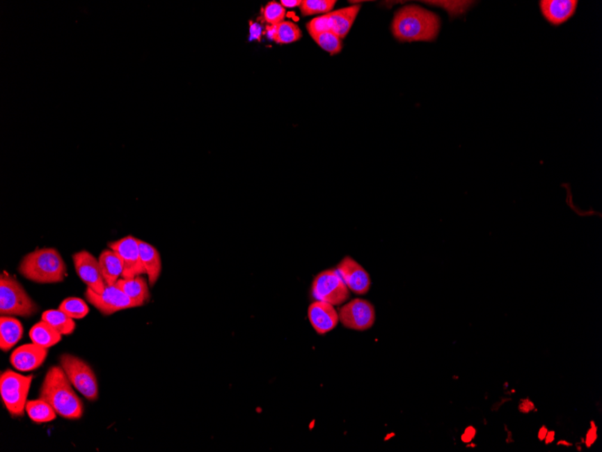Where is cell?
<instances>
[{"instance_id":"cell-1","label":"cell","mask_w":602,"mask_h":452,"mask_svg":"<svg viewBox=\"0 0 602 452\" xmlns=\"http://www.w3.org/2000/svg\"><path fill=\"white\" fill-rule=\"evenodd\" d=\"M39 396L65 419L78 420L84 414V403L73 390L71 381L62 366L49 369Z\"/></svg>"},{"instance_id":"cell-2","label":"cell","mask_w":602,"mask_h":452,"mask_svg":"<svg viewBox=\"0 0 602 452\" xmlns=\"http://www.w3.org/2000/svg\"><path fill=\"white\" fill-rule=\"evenodd\" d=\"M391 29L400 42H430L438 35L440 20L427 9L407 6L397 12Z\"/></svg>"},{"instance_id":"cell-3","label":"cell","mask_w":602,"mask_h":452,"mask_svg":"<svg viewBox=\"0 0 602 452\" xmlns=\"http://www.w3.org/2000/svg\"><path fill=\"white\" fill-rule=\"evenodd\" d=\"M18 271L32 282L55 283L65 279L67 267L58 250L42 249L24 256Z\"/></svg>"},{"instance_id":"cell-4","label":"cell","mask_w":602,"mask_h":452,"mask_svg":"<svg viewBox=\"0 0 602 452\" xmlns=\"http://www.w3.org/2000/svg\"><path fill=\"white\" fill-rule=\"evenodd\" d=\"M39 311L24 287L8 274L0 278V313L2 316L30 317Z\"/></svg>"},{"instance_id":"cell-5","label":"cell","mask_w":602,"mask_h":452,"mask_svg":"<svg viewBox=\"0 0 602 452\" xmlns=\"http://www.w3.org/2000/svg\"><path fill=\"white\" fill-rule=\"evenodd\" d=\"M33 375L24 377L12 371L2 372L0 393L8 413L13 417L23 416L27 404Z\"/></svg>"},{"instance_id":"cell-6","label":"cell","mask_w":602,"mask_h":452,"mask_svg":"<svg viewBox=\"0 0 602 452\" xmlns=\"http://www.w3.org/2000/svg\"><path fill=\"white\" fill-rule=\"evenodd\" d=\"M60 364L76 389L88 401L99 398V384L91 366L78 357L63 354Z\"/></svg>"},{"instance_id":"cell-7","label":"cell","mask_w":602,"mask_h":452,"mask_svg":"<svg viewBox=\"0 0 602 452\" xmlns=\"http://www.w3.org/2000/svg\"><path fill=\"white\" fill-rule=\"evenodd\" d=\"M311 292L316 301L328 302L334 306L343 304L350 298V290L337 270H328L317 274Z\"/></svg>"},{"instance_id":"cell-8","label":"cell","mask_w":602,"mask_h":452,"mask_svg":"<svg viewBox=\"0 0 602 452\" xmlns=\"http://www.w3.org/2000/svg\"><path fill=\"white\" fill-rule=\"evenodd\" d=\"M339 322L345 328L354 331L365 332L371 329L375 322L374 305L365 299H354L347 302L338 311Z\"/></svg>"},{"instance_id":"cell-9","label":"cell","mask_w":602,"mask_h":452,"mask_svg":"<svg viewBox=\"0 0 602 452\" xmlns=\"http://www.w3.org/2000/svg\"><path fill=\"white\" fill-rule=\"evenodd\" d=\"M85 297L104 315H111L118 311L139 307L136 302L128 297L116 285L106 286L102 294H97L88 287L85 292Z\"/></svg>"},{"instance_id":"cell-10","label":"cell","mask_w":602,"mask_h":452,"mask_svg":"<svg viewBox=\"0 0 602 452\" xmlns=\"http://www.w3.org/2000/svg\"><path fill=\"white\" fill-rule=\"evenodd\" d=\"M109 249L114 250L123 261V273L121 278L130 279L146 274L140 256L138 240L127 236L108 244Z\"/></svg>"},{"instance_id":"cell-11","label":"cell","mask_w":602,"mask_h":452,"mask_svg":"<svg viewBox=\"0 0 602 452\" xmlns=\"http://www.w3.org/2000/svg\"><path fill=\"white\" fill-rule=\"evenodd\" d=\"M76 273L88 288L97 294H102L106 283L104 280L99 260L90 252L81 251L73 255Z\"/></svg>"},{"instance_id":"cell-12","label":"cell","mask_w":602,"mask_h":452,"mask_svg":"<svg viewBox=\"0 0 602 452\" xmlns=\"http://www.w3.org/2000/svg\"><path fill=\"white\" fill-rule=\"evenodd\" d=\"M345 285L354 294L363 295L371 288L372 281L368 272L350 256H345L337 267Z\"/></svg>"},{"instance_id":"cell-13","label":"cell","mask_w":602,"mask_h":452,"mask_svg":"<svg viewBox=\"0 0 602 452\" xmlns=\"http://www.w3.org/2000/svg\"><path fill=\"white\" fill-rule=\"evenodd\" d=\"M308 317L315 332L319 335L328 334L339 322L338 313L334 305L325 302H312L308 307Z\"/></svg>"},{"instance_id":"cell-14","label":"cell","mask_w":602,"mask_h":452,"mask_svg":"<svg viewBox=\"0 0 602 452\" xmlns=\"http://www.w3.org/2000/svg\"><path fill=\"white\" fill-rule=\"evenodd\" d=\"M48 350L35 343L24 344L12 353L10 362L17 371L29 372L40 368L47 359Z\"/></svg>"},{"instance_id":"cell-15","label":"cell","mask_w":602,"mask_h":452,"mask_svg":"<svg viewBox=\"0 0 602 452\" xmlns=\"http://www.w3.org/2000/svg\"><path fill=\"white\" fill-rule=\"evenodd\" d=\"M539 3L543 16L554 26H559L570 20L578 5V1L574 0H543Z\"/></svg>"},{"instance_id":"cell-16","label":"cell","mask_w":602,"mask_h":452,"mask_svg":"<svg viewBox=\"0 0 602 452\" xmlns=\"http://www.w3.org/2000/svg\"><path fill=\"white\" fill-rule=\"evenodd\" d=\"M359 11L360 6L356 5L326 14L329 20L330 31L335 33L339 38L344 39L349 33Z\"/></svg>"},{"instance_id":"cell-17","label":"cell","mask_w":602,"mask_h":452,"mask_svg":"<svg viewBox=\"0 0 602 452\" xmlns=\"http://www.w3.org/2000/svg\"><path fill=\"white\" fill-rule=\"evenodd\" d=\"M115 285L121 289L128 297L136 302L139 307L143 306L151 298L148 281L141 276L130 278V279L119 278Z\"/></svg>"},{"instance_id":"cell-18","label":"cell","mask_w":602,"mask_h":452,"mask_svg":"<svg viewBox=\"0 0 602 452\" xmlns=\"http://www.w3.org/2000/svg\"><path fill=\"white\" fill-rule=\"evenodd\" d=\"M100 270L106 286H114L123 273V261L117 252L105 249L99 258Z\"/></svg>"},{"instance_id":"cell-19","label":"cell","mask_w":602,"mask_h":452,"mask_svg":"<svg viewBox=\"0 0 602 452\" xmlns=\"http://www.w3.org/2000/svg\"><path fill=\"white\" fill-rule=\"evenodd\" d=\"M140 256L143 267L149 278L150 286H154L160 277L161 272V260L158 250L155 247L138 240Z\"/></svg>"},{"instance_id":"cell-20","label":"cell","mask_w":602,"mask_h":452,"mask_svg":"<svg viewBox=\"0 0 602 452\" xmlns=\"http://www.w3.org/2000/svg\"><path fill=\"white\" fill-rule=\"evenodd\" d=\"M22 323L13 317L2 316L0 319V349L8 351L23 337Z\"/></svg>"},{"instance_id":"cell-21","label":"cell","mask_w":602,"mask_h":452,"mask_svg":"<svg viewBox=\"0 0 602 452\" xmlns=\"http://www.w3.org/2000/svg\"><path fill=\"white\" fill-rule=\"evenodd\" d=\"M29 336L33 343L47 348V349L59 343L62 340V334L56 331L53 326L42 320L33 326Z\"/></svg>"},{"instance_id":"cell-22","label":"cell","mask_w":602,"mask_h":452,"mask_svg":"<svg viewBox=\"0 0 602 452\" xmlns=\"http://www.w3.org/2000/svg\"><path fill=\"white\" fill-rule=\"evenodd\" d=\"M267 30L270 38L280 45L292 44L302 38L301 29L292 21L284 20L276 26H269Z\"/></svg>"},{"instance_id":"cell-23","label":"cell","mask_w":602,"mask_h":452,"mask_svg":"<svg viewBox=\"0 0 602 452\" xmlns=\"http://www.w3.org/2000/svg\"><path fill=\"white\" fill-rule=\"evenodd\" d=\"M42 320L53 326L62 335H71L76 328V323L72 318L60 309L45 311Z\"/></svg>"},{"instance_id":"cell-24","label":"cell","mask_w":602,"mask_h":452,"mask_svg":"<svg viewBox=\"0 0 602 452\" xmlns=\"http://www.w3.org/2000/svg\"><path fill=\"white\" fill-rule=\"evenodd\" d=\"M26 410L29 416L36 423H50L56 419V412L42 399L27 402Z\"/></svg>"},{"instance_id":"cell-25","label":"cell","mask_w":602,"mask_h":452,"mask_svg":"<svg viewBox=\"0 0 602 452\" xmlns=\"http://www.w3.org/2000/svg\"><path fill=\"white\" fill-rule=\"evenodd\" d=\"M335 0H302L301 12L304 17L317 14H328L334 8Z\"/></svg>"},{"instance_id":"cell-26","label":"cell","mask_w":602,"mask_h":452,"mask_svg":"<svg viewBox=\"0 0 602 452\" xmlns=\"http://www.w3.org/2000/svg\"><path fill=\"white\" fill-rule=\"evenodd\" d=\"M59 309L65 313L67 315L72 318V319H84L88 315V306L84 300L76 297H70L65 299L62 304H60Z\"/></svg>"},{"instance_id":"cell-27","label":"cell","mask_w":602,"mask_h":452,"mask_svg":"<svg viewBox=\"0 0 602 452\" xmlns=\"http://www.w3.org/2000/svg\"><path fill=\"white\" fill-rule=\"evenodd\" d=\"M311 38L323 50L328 52L330 54H339L343 48L341 38H339L335 33L331 31L317 33Z\"/></svg>"},{"instance_id":"cell-28","label":"cell","mask_w":602,"mask_h":452,"mask_svg":"<svg viewBox=\"0 0 602 452\" xmlns=\"http://www.w3.org/2000/svg\"><path fill=\"white\" fill-rule=\"evenodd\" d=\"M286 17V9L276 1L269 2L265 8L262 9V17L265 23L270 24L271 26H276V24L283 22Z\"/></svg>"},{"instance_id":"cell-29","label":"cell","mask_w":602,"mask_h":452,"mask_svg":"<svg viewBox=\"0 0 602 452\" xmlns=\"http://www.w3.org/2000/svg\"><path fill=\"white\" fill-rule=\"evenodd\" d=\"M307 29L310 36L317 33L330 31V24L328 15H323L319 17H315L307 24Z\"/></svg>"},{"instance_id":"cell-30","label":"cell","mask_w":602,"mask_h":452,"mask_svg":"<svg viewBox=\"0 0 602 452\" xmlns=\"http://www.w3.org/2000/svg\"><path fill=\"white\" fill-rule=\"evenodd\" d=\"M599 439V427L594 420L589 421V427L587 430L585 436V448L592 449L598 442Z\"/></svg>"},{"instance_id":"cell-31","label":"cell","mask_w":602,"mask_h":452,"mask_svg":"<svg viewBox=\"0 0 602 452\" xmlns=\"http://www.w3.org/2000/svg\"><path fill=\"white\" fill-rule=\"evenodd\" d=\"M518 412L519 414L528 415L539 413V409L530 396L522 397L519 399L518 404Z\"/></svg>"},{"instance_id":"cell-32","label":"cell","mask_w":602,"mask_h":452,"mask_svg":"<svg viewBox=\"0 0 602 452\" xmlns=\"http://www.w3.org/2000/svg\"><path fill=\"white\" fill-rule=\"evenodd\" d=\"M476 435H477V429H476L475 426H470L466 427V430H464V433L463 436H461V441H463L464 444H470V442H473Z\"/></svg>"},{"instance_id":"cell-33","label":"cell","mask_w":602,"mask_h":452,"mask_svg":"<svg viewBox=\"0 0 602 452\" xmlns=\"http://www.w3.org/2000/svg\"><path fill=\"white\" fill-rule=\"evenodd\" d=\"M510 402H512V397L509 396L500 397L499 401L494 402L493 405H491V411L493 412V413H498L504 405L508 404V403Z\"/></svg>"},{"instance_id":"cell-34","label":"cell","mask_w":602,"mask_h":452,"mask_svg":"<svg viewBox=\"0 0 602 452\" xmlns=\"http://www.w3.org/2000/svg\"><path fill=\"white\" fill-rule=\"evenodd\" d=\"M503 430H504V432H505V435H506V438H505L506 444L509 445V444H514V442H515L514 435H513L512 430L509 428V427L508 426V424H507V423L503 424Z\"/></svg>"},{"instance_id":"cell-35","label":"cell","mask_w":602,"mask_h":452,"mask_svg":"<svg viewBox=\"0 0 602 452\" xmlns=\"http://www.w3.org/2000/svg\"><path fill=\"white\" fill-rule=\"evenodd\" d=\"M301 1L302 0H282L280 3L284 8H292L301 6Z\"/></svg>"},{"instance_id":"cell-36","label":"cell","mask_w":602,"mask_h":452,"mask_svg":"<svg viewBox=\"0 0 602 452\" xmlns=\"http://www.w3.org/2000/svg\"><path fill=\"white\" fill-rule=\"evenodd\" d=\"M555 437H556L555 430H548V433H546V438H545V439H544V442H543L544 444H545L546 446H548V445H551L553 444H555Z\"/></svg>"},{"instance_id":"cell-37","label":"cell","mask_w":602,"mask_h":452,"mask_svg":"<svg viewBox=\"0 0 602 452\" xmlns=\"http://www.w3.org/2000/svg\"><path fill=\"white\" fill-rule=\"evenodd\" d=\"M548 430H549L548 427L546 426V424H543V426H541L539 427V432H537V439H539V441L540 442H544V439H545L546 436V433H548Z\"/></svg>"},{"instance_id":"cell-38","label":"cell","mask_w":602,"mask_h":452,"mask_svg":"<svg viewBox=\"0 0 602 452\" xmlns=\"http://www.w3.org/2000/svg\"><path fill=\"white\" fill-rule=\"evenodd\" d=\"M555 445L557 446V447L573 448L574 444L573 442L567 441V439H561L556 442Z\"/></svg>"},{"instance_id":"cell-39","label":"cell","mask_w":602,"mask_h":452,"mask_svg":"<svg viewBox=\"0 0 602 452\" xmlns=\"http://www.w3.org/2000/svg\"><path fill=\"white\" fill-rule=\"evenodd\" d=\"M583 448H585V445L580 444L579 442H577L576 444V450L578 452H583Z\"/></svg>"},{"instance_id":"cell-40","label":"cell","mask_w":602,"mask_h":452,"mask_svg":"<svg viewBox=\"0 0 602 452\" xmlns=\"http://www.w3.org/2000/svg\"><path fill=\"white\" fill-rule=\"evenodd\" d=\"M509 382L508 381L504 382V383L502 384L503 391H506L507 389H509Z\"/></svg>"},{"instance_id":"cell-41","label":"cell","mask_w":602,"mask_h":452,"mask_svg":"<svg viewBox=\"0 0 602 452\" xmlns=\"http://www.w3.org/2000/svg\"><path fill=\"white\" fill-rule=\"evenodd\" d=\"M468 444V445H467V447L472 448V449L477 448V446H478L477 444H475V442H470V444Z\"/></svg>"},{"instance_id":"cell-42","label":"cell","mask_w":602,"mask_h":452,"mask_svg":"<svg viewBox=\"0 0 602 452\" xmlns=\"http://www.w3.org/2000/svg\"><path fill=\"white\" fill-rule=\"evenodd\" d=\"M578 442H580V444L585 445V436H580L579 439H578Z\"/></svg>"},{"instance_id":"cell-43","label":"cell","mask_w":602,"mask_h":452,"mask_svg":"<svg viewBox=\"0 0 602 452\" xmlns=\"http://www.w3.org/2000/svg\"><path fill=\"white\" fill-rule=\"evenodd\" d=\"M488 423H489L488 420L486 419V418H484V420H482V424H484V426H488Z\"/></svg>"}]
</instances>
